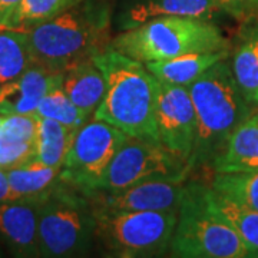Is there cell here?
Segmentation results:
<instances>
[{
  "label": "cell",
  "instance_id": "1",
  "mask_svg": "<svg viewBox=\"0 0 258 258\" xmlns=\"http://www.w3.org/2000/svg\"><path fill=\"white\" fill-rule=\"evenodd\" d=\"M28 35L33 63L64 72L111 47V10L102 0H82Z\"/></svg>",
  "mask_w": 258,
  "mask_h": 258
},
{
  "label": "cell",
  "instance_id": "2",
  "mask_svg": "<svg viewBox=\"0 0 258 258\" xmlns=\"http://www.w3.org/2000/svg\"><path fill=\"white\" fill-rule=\"evenodd\" d=\"M93 62L106 82L103 101L93 118L111 123L128 137L159 142L155 122L158 79L145 63L113 47L93 56Z\"/></svg>",
  "mask_w": 258,
  "mask_h": 258
},
{
  "label": "cell",
  "instance_id": "3",
  "mask_svg": "<svg viewBox=\"0 0 258 258\" xmlns=\"http://www.w3.org/2000/svg\"><path fill=\"white\" fill-rule=\"evenodd\" d=\"M197 115V141L189 168L210 165L242 120L255 111L242 96L228 57L186 86Z\"/></svg>",
  "mask_w": 258,
  "mask_h": 258
},
{
  "label": "cell",
  "instance_id": "4",
  "mask_svg": "<svg viewBox=\"0 0 258 258\" xmlns=\"http://www.w3.org/2000/svg\"><path fill=\"white\" fill-rule=\"evenodd\" d=\"M230 40L211 20L161 16L112 39L111 47L142 63L198 52L230 50Z\"/></svg>",
  "mask_w": 258,
  "mask_h": 258
},
{
  "label": "cell",
  "instance_id": "5",
  "mask_svg": "<svg viewBox=\"0 0 258 258\" xmlns=\"http://www.w3.org/2000/svg\"><path fill=\"white\" fill-rule=\"evenodd\" d=\"M169 252L181 258H245L248 249L240 234L217 211L208 186L185 185Z\"/></svg>",
  "mask_w": 258,
  "mask_h": 258
},
{
  "label": "cell",
  "instance_id": "6",
  "mask_svg": "<svg viewBox=\"0 0 258 258\" xmlns=\"http://www.w3.org/2000/svg\"><path fill=\"white\" fill-rule=\"evenodd\" d=\"M95 228V211L88 195L59 178L40 201L39 257H82L91 251Z\"/></svg>",
  "mask_w": 258,
  "mask_h": 258
},
{
  "label": "cell",
  "instance_id": "7",
  "mask_svg": "<svg viewBox=\"0 0 258 258\" xmlns=\"http://www.w3.org/2000/svg\"><path fill=\"white\" fill-rule=\"evenodd\" d=\"M95 240L111 255L157 257L169 251L178 208L166 211H111L93 207Z\"/></svg>",
  "mask_w": 258,
  "mask_h": 258
},
{
  "label": "cell",
  "instance_id": "8",
  "mask_svg": "<svg viewBox=\"0 0 258 258\" xmlns=\"http://www.w3.org/2000/svg\"><path fill=\"white\" fill-rule=\"evenodd\" d=\"M189 172V165L162 144L128 137L89 191H115L151 179L185 181Z\"/></svg>",
  "mask_w": 258,
  "mask_h": 258
},
{
  "label": "cell",
  "instance_id": "9",
  "mask_svg": "<svg viewBox=\"0 0 258 258\" xmlns=\"http://www.w3.org/2000/svg\"><path fill=\"white\" fill-rule=\"evenodd\" d=\"M126 138L125 132L105 120H88L75 132L59 178L89 191Z\"/></svg>",
  "mask_w": 258,
  "mask_h": 258
},
{
  "label": "cell",
  "instance_id": "10",
  "mask_svg": "<svg viewBox=\"0 0 258 258\" xmlns=\"http://www.w3.org/2000/svg\"><path fill=\"white\" fill-rule=\"evenodd\" d=\"M155 122L159 142L189 165L197 141V115L186 86L158 81Z\"/></svg>",
  "mask_w": 258,
  "mask_h": 258
},
{
  "label": "cell",
  "instance_id": "11",
  "mask_svg": "<svg viewBox=\"0 0 258 258\" xmlns=\"http://www.w3.org/2000/svg\"><path fill=\"white\" fill-rule=\"evenodd\" d=\"M181 179H151L115 191H83L96 208L111 211H166L179 208Z\"/></svg>",
  "mask_w": 258,
  "mask_h": 258
},
{
  "label": "cell",
  "instance_id": "12",
  "mask_svg": "<svg viewBox=\"0 0 258 258\" xmlns=\"http://www.w3.org/2000/svg\"><path fill=\"white\" fill-rule=\"evenodd\" d=\"M43 197L0 203V235L19 257H39V208Z\"/></svg>",
  "mask_w": 258,
  "mask_h": 258
},
{
  "label": "cell",
  "instance_id": "13",
  "mask_svg": "<svg viewBox=\"0 0 258 258\" xmlns=\"http://www.w3.org/2000/svg\"><path fill=\"white\" fill-rule=\"evenodd\" d=\"M60 76L62 72H49L33 63L18 78L0 86V115H35L39 102Z\"/></svg>",
  "mask_w": 258,
  "mask_h": 258
},
{
  "label": "cell",
  "instance_id": "14",
  "mask_svg": "<svg viewBox=\"0 0 258 258\" xmlns=\"http://www.w3.org/2000/svg\"><path fill=\"white\" fill-rule=\"evenodd\" d=\"M221 8L215 0H129L120 12L118 23L123 30L137 28L161 16H186L212 20Z\"/></svg>",
  "mask_w": 258,
  "mask_h": 258
},
{
  "label": "cell",
  "instance_id": "15",
  "mask_svg": "<svg viewBox=\"0 0 258 258\" xmlns=\"http://www.w3.org/2000/svg\"><path fill=\"white\" fill-rule=\"evenodd\" d=\"M211 168L217 174L258 172V111L235 128Z\"/></svg>",
  "mask_w": 258,
  "mask_h": 258
},
{
  "label": "cell",
  "instance_id": "16",
  "mask_svg": "<svg viewBox=\"0 0 258 258\" xmlns=\"http://www.w3.org/2000/svg\"><path fill=\"white\" fill-rule=\"evenodd\" d=\"M62 86L71 101L88 118H93L106 92L105 76L93 59L62 72Z\"/></svg>",
  "mask_w": 258,
  "mask_h": 258
},
{
  "label": "cell",
  "instance_id": "17",
  "mask_svg": "<svg viewBox=\"0 0 258 258\" xmlns=\"http://www.w3.org/2000/svg\"><path fill=\"white\" fill-rule=\"evenodd\" d=\"M231 53V71L242 96L258 111V20L245 23Z\"/></svg>",
  "mask_w": 258,
  "mask_h": 258
},
{
  "label": "cell",
  "instance_id": "18",
  "mask_svg": "<svg viewBox=\"0 0 258 258\" xmlns=\"http://www.w3.org/2000/svg\"><path fill=\"white\" fill-rule=\"evenodd\" d=\"M225 57H230V50L198 52L178 56L174 59L148 62L145 66L159 82L188 86L195 79H198L204 72H207L212 64Z\"/></svg>",
  "mask_w": 258,
  "mask_h": 258
},
{
  "label": "cell",
  "instance_id": "19",
  "mask_svg": "<svg viewBox=\"0 0 258 258\" xmlns=\"http://www.w3.org/2000/svg\"><path fill=\"white\" fill-rule=\"evenodd\" d=\"M76 131L78 129L68 128L57 120L37 116L33 161L49 166L62 168Z\"/></svg>",
  "mask_w": 258,
  "mask_h": 258
},
{
  "label": "cell",
  "instance_id": "20",
  "mask_svg": "<svg viewBox=\"0 0 258 258\" xmlns=\"http://www.w3.org/2000/svg\"><path fill=\"white\" fill-rule=\"evenodd\" d=\"M60 169L62 168L45 165L32 159L6 172L16 200H26L43 197L57 182Z\"/></svg>",
  "mask_w": 258,
  "mask_h": 258
},
{
  "label": "cell",
  "instance_id": "21",
  "mask_svg": "<svg viewBox=\"0 0 258 258\" xmlns=\"http://www.w3.org/2000/svg\"><path fill=\"white\" fill-rule=\"evenodd\" d=\"M32 64L28 33L0 30V86L18 78Z\"/></svg>",
  "mask_w": 258,
  "mask_h": 258
},
{
  "label": "cell",
  "instance_id": "22",
  "mask_svg": "<svg viewBox=\"0 0 258 258\" xmlns=\"http://www.w3.org/2000/svg\"><path fill=\"white\" fill-rule=\"evenodd\" d=\"M208 198L212 207L225 220H228L235 231L240 234L241 240L244 241L248 249L249 257H258V211L232 203L220 194L212 191L211 186H208Z\"/></svg>",
  "mask_w": 258,
  "mask_h": 258
},
{
  "label": "cell",
  "instance_id": "23",
  "mask_svg": "<svg viewBox=\"0 0 258 258\" xmlns=\"http://www.w3.org/2000/svg\"><path fill=\"white\" fill-rule=\"evenodd\" d=\"M35 115L40 118L57 120L71 129H79L91 119L66 95L62 86V76L57 82L53 83V86L39 102Z\"/></svg>",
  "mask_w": 258,
  "mask_h": 258
},
{
  "label": "cell",
  "instance_id": "24",
  "mask_svg": "<svg viewBox=\"0 0 258 258\" xmlns=\"http://www.w3.org/2000/svg\"><path fill=\"white\" fill-rule=\"evenodd\" d=\"M211 188L212 191L232 203L258 211V172H215Z\"/></svg>",
  "mask_w": 258,
  "mask_h": 258
},
{
  "label": "cell",
  "instance_id": "25",
  "mask_svg": "<svg viewBox=\"0 0 258 258\" xmlns=\"http://www.w3.org/2000/svg\"><path fill=\"white\" fill-rule=\"evenodd\" d=\"M81 2L82 0H22L10 22L9 30L28 33L30 29L63 13Z\"/></svg>",
  "mask_w": 258,
  "mask_h": 258
},
{
  "label": "cell",
  "instance_id": "26",
  "mask_svg": "<svg viewBox=\"0 0 258 258\" xmlns=\"http://www.w3.org/2000/svg\"><path fill=\"white\" fill-rule=\"evenodd\" d=\"M36 132V115H8L0 128V141L35 142Z\"/></svg>",
  "mask_w": 258,
  "mask_h": 258
},
{
  "label": "cell",
  "instance_id": "27",
  "mask_svg": "<svg viewBox=\"0 0 258 258\" xmlns=\"http://www.w3.org/2000/svg\"><path fill=\"white\" fill-rule=\"evenodd\" d=\"M35 157V142L0 141V168L8 171L26 164Z\"/></svg>",
  "mask_w": 258,
  "mask_h": 258
},
{
  "label": "cell",
  "instance_id": "28",
  "mask_svg": "<svg viewBox=\"0 0 258 258\" xmlns=\"http://www.w3.org/2000/svg\"><path fill=\"white\" fill-rule=\"evenodd\" d=\"M222 12L238 22L251 23L258 20L257 0H215Z\"/></svg>",
  "mask_w": 258,
  "mask_h": 258
},
{
  "label": "cell",
  "instance_id": "29",
  "mask_svg": "<svg viewBox=\"0 0 258 258\" xmlns=\"http://www.w3.org/2000/svg\"><path fill=\"white\" fill-rule=\"evenodd\" d=\"M22 0H0V30H9L10 22Z\"/></svg>",
  "mask_w": 258,
  "mask_h": 258
},
{
  "label": "cell",
  "instance_id": "30",
  "mask_svg": "<svg viewBox=\"0 0 258 258\" xmlns=\"http://www.w3.org/2000/svg\"><path fill=\"white\" fill-rule=\"evenodd\" d=\"M15 200L16 197L12 191L8 172L0 168V203H8V201H15Z\"/></svg>",
  "mask_w": 258,
  "mask_h": 258
},
{
  "label": "cell",
  "instance_id": "31",
  "mask_svg": "<svg viewBox=\"0 0 258 258\" xmlns=\"http://www.w3.org/2000/svg\"><path fill=\"white\" fill-rule=\"evenodd\" d=\"M3 120H5V115H0V128H2V123H3Z\"/></svg>",
  "mask_w": 258,
  "mask_h": 258
},
{
  "label": "cell",
  "instance_id": "32",
  "mask_svg": "<svg viewBox=\"0 0 258 258\" xmlns=\"http://www.w3.org/2000/svg\"><path fill=\"white\" fill-rule=\"evenodd\" d=\"M257 3H258V0H257Z\"/></svg>",
  "mask_w": 258,
  "mask_h": 258
}]
</instances>
